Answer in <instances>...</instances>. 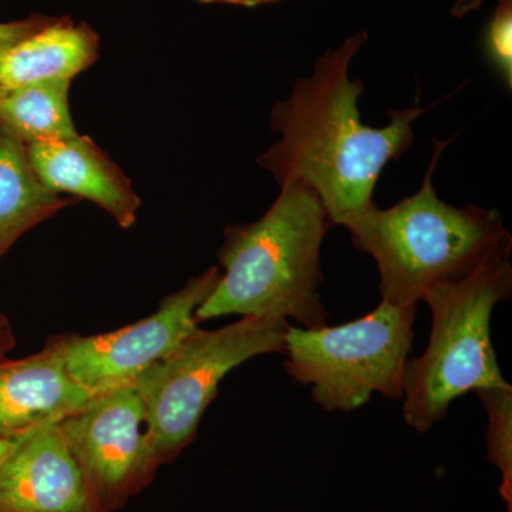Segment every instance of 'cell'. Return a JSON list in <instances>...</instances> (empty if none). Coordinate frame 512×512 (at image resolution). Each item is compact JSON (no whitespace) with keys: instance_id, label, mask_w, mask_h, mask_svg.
Instances as JSON below:
<instances>
[{"instance_id":"1","label":"cell","mask_w":512,"mask_h":512,"mask_svg":"<svg viewBox=\"0 0 512 512\" xmlns=\"http://www.w3.org/2000/svg\"><path fill=\"white\" fill-rule=\"evenodd\" d=\"M366 40L367 33L359 32L328 50L311 76L299 79L291 96L275 104L271 128L282 137L258 158L279 187L298 183L315 192L332 227L345 228L376 207L373 191L380 174L412 146L413 123L427 110L390 111V123L382 128L362 123L357 103L365 86L349 72Z\"/></svg>"},{"instance_id":"2","label":"cell","mask_w":512,"mask_h":512,"mask_svg":"<svg viewBox=\"0 0 512 512\" xmlns=\"http://www.w3.org/2000/svg\"><path fill=\"white\" fill-rule=\"evenodd\" d=\"M330 227L315 192L298 183L282 185L258 221L225 228L218 251L224 274L195 320L241 315L293 319L306 329L328 325L319 288L325 281L320 249Z\"/></svg>"},{"instance_id":"3","label":"cell","mask_w":512,"mask_h":512,"mask_svg":"<svg viewBox=\"0 0 512 512\" xmlns=\"http://www.w3.org/2000/svg\"><path fill=\"white\" fill-rule=\"evenodd\" d=\"M447 143L437 144L416 194L386 210L376 205L345 227L357 251L375 259L380 295L390 305L417 306L430 289L510 258L512 237L498 211L454 207L437 195L431 178Z\"/></svg>"},{"instance_id":"4","label":"cell","mask_w":512,"mask_h":512,"mask_svg":"<svg viewBox=\"0 0 512 512\" xmlns=\"http://www.w3.org/2000/svg\"><path fill=\"white\" fill-rule=\"evenodd\" d=\"M511 293V259L504 258L423 296L431 311L429 345L407 362L402 397L404 420L417 433L446 419L458 397L510 384L498 366L490 325L495 306Z\"/></svg>"},{"instance_id":"5","label":"cell","mask_w":512,"mask_h":512,"mask_svg":"<svg viewBox=\"0 0 512 512\" xmlns=\"http://www.w3.org/2000/svg\"><path fill=\"white\" fill-rule=\"evenodd\" d=\"M417 306L380 302L375 311L340 326H288L285 369L309 387L325 412H353L373 394L403 397L404 373L412 352Z\"/></svg>"},{"instance_id":"6","label":"cell","mask_w":512,"mask_h":512,"mask_svg":"<svg viewBox=\"0 0 512 512\" xmlns=\"http://www.w3.org/2000/svg\"><path fill=\"white\" fill-rule=\"evenodd\" d=\"M286 320L244 318L217 330L198 328L180 346L131 380L146 407L148 446L158 467L197 437L202 416L235 367L284 353Z\"/></svg>"},{"instance_id":"7","label":"cell","mask_w":512,"mask_h":512,"mask_svg":"<svg viewBox=\"0 0 512 512\" xmlns=\"http://www.w3.org/2000/svg\"><path fill=\"white\" fill-rule=\"evenodd\" d=\"M220 278V269L212 266L180 291L168 295L153 315L133 325L93 336L66 333L50 338L49 342L59 350L74 382L94 396L107 392L130 383L173 353L198 329L195 311L211 295Z\"/></svg>"},{"instance_id":"8","label":"cell","mask_w":512,"mask_h":512,"mask_svg":"<svg viewBox=\"0 0 512 512\" xmlns=\"http://www.w3.org/2000/svg\"><path fill=\"white\" fill-rule=\"evenodd\" d=\"M144 424L146 407L131 383L96 394L56 423L106 512L123 507L156 474Z\"/></svg>"},{"instance_id":"9","label":"cell","mask_w":512,"mask_h":512,"mask_svg":"<svg viewBox=\"0 0 512 512\" xmlns=\"http://www.w3.org/2000/svg\"><path fill=\"white\" fill-rule=\"evenodd\" d=\"M0 512H106L56 424L16 437L0 466Z\"/></svg>"},{"instance_id":"10","label":"cell","mask_w":512,"mask_h":512,"mask_svg":"<svg viewBox=\"0 0 512 512\" xmlns=\"http://www.w3.org/2000/svg\"><path fill=\"white\" fill-rule=\"evenodd\" d=\"M94 397L74 382L59 350L45 348L23 359H0V437L16 439L52 426L83 409Z\"/></svg>"},{"instance_id":"11","label":"cell","mask_w":512,"mask_h":512,"mask_svg":"<svg viewBox=\"0 0 512 512\" xmlns=\"http://www.w3.org/2000/svg\"><path fill=\"white\" fill-rule=\"evenodd\" d=\"M40 183L55 194L84 198L103 208L123 229L133 227L141 200L130 180L87 136L26 147Z\"/></svg>"},{"instance_id":"12","label":"cell","mask_w":512,"mask_h":512,"mask_svg":"<svg viewBox=\"0 0 512 512\" xmlns=\"http://www.w3.org/2000/svg\"><path fill=\"white\" fill-rule=\"evenodd\" d=\"M99 56V36L87 23L53 18L0 56V93L30 84L69 80Z\"/></svg>"},{"instance_id":"13","label":"cell","mask_w":512,"mask_h":512,"mask_svg":"<svg viewBox=\"0 0 512 512\" xmlns=\"http://www.w3.org/2000/svg\"><path fill=\"white\" fill-rule=\"evenodd\" d=\"M74 202L47 190L26 147L0 128V259L23 234Z\"/></svg>"},{"instance_id":"14","label":"cell","mask_w":512,"mask_h":512,"mask_svg":"<svg viewBox=\"0 0 512 512\" xmlns=\"http://www.w3.org/2000/svg\"><path fill=\"white\" fill-rule=\"evenodd\" d=\"M69 80L30 84L0 93V128L23 146L76 137Z\"/></svg>"},{"instance_id":"15","label":"cell","mask_w":512,"mask_h":512,"mask_svg":"<svg viewBox=\"0 0 512 512\" xmlns=\"http://www.w3.org/2000/svg\"><path fill=\"white\" fill-rule=\"evenodd\" d=\"M487 412V460L500 470V494L512 512V387H487L476 392Z\"/></svg>"},{"instance_id":"16","label":"cell","mask_w":512,"mask_h":512,"mask_svg":"<svg viewBox=\"0 0 512 512\" xmlns=\"http://www.w3.org/2000/svg\"><path fill=\"white\" fill-rule=\"evenodd\" d=\"M485 50L508 90L512 87V0H500L485 35Z\"/></svg>"},{"instance_id":"17","label":"cell","mask_w":512,"mask_h":512,"mask_svg":"<svg viewBox=\"0 0 512 512\" xmlns=\"http://www.w3.org/2000/svg\"><path fill=\"white\" fill-rule=\"evenodd\" d=\"M52 20L53 18H49V16L33 15L28 19L16 20V22L0 23V56L20 40L35 33L36 30L45 28L47 23Z\"/></svg>"},{"instance_id":"18","label":"cell","mask_w":512,"mask_h":512,"mask_svg":"<svg viewBox=\"0 0 512 512\" xmlns=\"http://www.w3.org/2000/svg\"><path fill=\"white\" fill-rule=\"evenodd\" d=\"M16 339L13 335L12 325L5 316L0 315V359L6 356V353L15 348Z\"/></svg>"},{"instance_id":"19","label":"cell","mask_w":512,"mask_h":512,"mask_svg":"<svg viewBox=\"0 0 512 512\" xmlns=\"http://www.w3.org/2000/svg\"><path fill=\"white\" fill-rule=\"evenodd\" d=\"M202 3H225V5H239V6H258L265 5V3H274L278 0H200Z\"/></svg>"},{"instance_id":"20","label":"cell","mask_w":512,"mask_h":512,"mask_svg":"<svg viewBox=\"0 0 512 512\" xmlns=\"http://www.w3.org/2000/svg\"><path fill=\"white\" fill-rule=\"evenodd\" d=\"M15 444L16 439H2V437H0V466H2L5 458L9 456V453L12 451V448L15 447Z\"/></svg>"}]
</instances>
